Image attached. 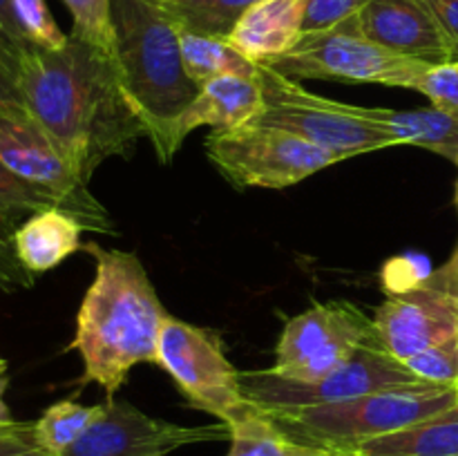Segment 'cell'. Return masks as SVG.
<instances>
[{"label": "cell", "mask_w": 458, "mask_h": 456, "mask_svg": "<svg viewBox=\"0 0 458 456\" xmlns=\"http://www.w3.org/2000/svg\"><path fill=\"white\" fill-rule=\"evenodd\" d=\"M340 456H352L347 450H340Z\"/></svg>", "instance_id": "obj_39"}, {"label": "cell", "mask_w": 458, "mask_h": 456, "mask_svg": "<svg viewBox=\"0 0 458 456\" xmlns=\"http://www.w3.org/2000/svg\"><path fill=\"white\" fill-rule=\"evenodd\" d=\"M258 79L262 85L264 106L250 123L298 134L327 150L338 152L343 159L398 146L374 123L340 110L335 98L309 92L298 80L273 70L267 63H259Z\"/></svg>", "instance_id": "obj_6"}, {"label": "cell", "mask_w": 458, "mask_h": 456, "mask_svg": "<svg viewBox=\"0 0 458 456\" xmlns=\"http://www.w3.org/2000/svg\"><path fill=\"white\" fill-rule=\"evenodd\" d=\"M343 112L369 121L376 128L387 132L394 141L401 146H419L429 152L445 156V159H458V114L456 112L438 110H387V107H365L356 103L335 101Z\"/></svg>", "instance_id": "obj_17"}, {"label": "cell", "mask_w": 458, "mask_h": 456, "mask_svg": "<svg viewBox=\"0 0 458 456\" xmlns=\"http://www.w3.org/2000/svg\"><path fill=\"white\" fill-rule=\"evenodd\" d=\"M54 208L70 215V206L61 197L25 182L0 161V217L13 226H21L31 215Z\"/></svg>", "instance_id": "obj_24"}, {"label": "cell", "mask_w": 458, "mask_h": 456, "mask_svg": "<svg viewBox=\"0 0 458 456\" xmlns=\"http://www.w3.org/2000/svg\"><path fill=\"white\" fill-rule=\"evenodd\" d=\"M0 27H3V30L7 31V34L12 36L16 43L34 45V43H30V38H27L25 31H22L21 22H18V18H16V12H13L12 0H0Z\"/></svg>", "instance_id": "obj_36"}, {"label": "cell", "mask_w": 458, "mask_h": 456, "mask_svg": "<svg viewBox=\"0 0 458 456\" xmlns=\"http://www.w3.org/2000/svg\"><path fill=\"white\" fill-rule=\"evenodd\" d=\"M81 226L72 215L63 210H43L27 217L13 232V249L18 259L30 273H47L65 262L81 244Z\"/></svg>", "instance_id": "obj_18"}, {"label": "cell", "mask_w": 458, "mask_h": 456, "mask_svg": "<svg viewBox=\"0 0 458 456\" xmlns=\"http://www.w3.org/2000/svg\"><path fill=\"white\" fill-rule=\"evenodd\" d=\"M423 284L429 286V289L443 291V293L452 295V298H458V244H456L454 253L450 255V259H447L443 266L434 268Z\"/></svg>", "instance_id": "obj_35"}, {"label": "cell", "mask_w": 458, "mask_h": 456, "mask_svg": "<svg viewBox=\"0 0 458 456\" xmlns=\"http://www.w3.org/2000/svg\"><path fill=\"white\" fill-rule=\"evenodd\" d=\"M307 0H258L235 22L228 43L249 61L282 56L302 38Z\"/></svg>", "instance_id": "obj_15"}, {"label": "cell", "mask_w": 458, "mask_h": 456, "mask_svg": "<svg viewBox=\"0 0 458 456\" xmlns=\"http://www.w3.org/2000/svg\"><path fill=\"white\" fill-rule=\"evenodd\" d=\"M353 22L367 40L403 58L428 65L454 63L450 43L420 0H369Z\"/></svg>", "instance_id": "obj_14"}, {"label": "cell", "mask_w": 458, "mask_h": 456, "mask_svg": "<svg viewBox=\"0 0 458 456\" xmlns=\"http://www.w3.org/2000/svg\"><path fill=\"white\" fill-rule=\"evenodd\" d=\"M0 161L25 182L61 197L83 231L119 235L106 206L89 192V183L21 101L0 103Z\"/></svg>", "instance_id": "obj_8"}, {"label": "cell", "mask_w": 458, "mask_h": 456, "mask_svg": "<svg viewBox=\"0 0 458 456\" xmlns=\"http://www.w3.org/2000/svg\"><path fill=\"white\" fill-rule=\"evenodd\" d=\"M407 369L425 383L458 384V342L456 338L437 344L403 360Z\"/></svg>", "instance_id": "obj_27"}, {"label": "cell", "mask_w": 458, "mask_h": 456, "mask_svg": "<svg viewBox=\"0 0 458 456\" xmlns=\"http://www.w3.org/2000/svg\"><path fill=\"white\" fill-rule=\"evenodd\" d=\"M456 204H458V186H456Z\"/></svg>", "instance_id": "obj_40"}, {"label": "cell", "mask_w": 458, "mask_h": 456, "mask_svg": "<svg viewBox=\"0 0 458 456\" xmlns=\"http://www.w3.org/2000/svg\"><path fill=\"white\" fill-rule=\"evenodd\" d=\"M97 262V275L76 316L70 349L83 360L81 383H97L114 398L132 367L155 362L159 335L170 313L161 304L146 266L128 250L83 244Z\"/></svg>", "instance_id": "obj_2"}, {"label": "cell", "mask_w": 458, "mask_h": 456, "mask_svg": "<svg viewBox=\"0 0 458 456\" xmlns=\"http://www.w3.org/2000/svg\"><path fill=\"white\" fill-rule=\"evenodd\" d=\"M18 92L88 183L103 161L128 159L146 137L121 89L114 58L74 36L58 49L30 45L21 56Z\"/></svg>", "instance_id": "obj_1"}, {"label": "cell", "mask_w": 458, "mask_h": 456, "mask_svg": "<svg viewBox=\"0 0 458 456\" xmlns=\"http://www.w3.org/2000/svg\"><path fill=\"white\" fill-rule=\"evenodd\" d=\"M264 63L295 80L331 79L407 89H414L416 79L429 67L367 40L353 18L334 30L304 34L289 52Z\"/></svg>", "instance_id": "obj_9"}, {"label": "cell", "mask_w": 458, "mask_h": 456, "mask_svg": "<svg viewBox=\"0 0 458 456\" xmlns=\"http://www.w3.org/2000/svg\"><path fill=\"white\" fill-rule=\"evenodd\" d=\"M347 452L352 456H458V402L432 418L369 438Z\"/></svg>", "instance_id": "obj_19"}, {"label": "cell", "mask_w": 458, "mask_h": 456, "mask_svg": "<svg viewBox=\"0 0 458 456\" xmlns=\"http://www.w3.org/2000/svg\"><path fill=\"white\" fill-rule=\"evenodd\" d=\"M416 92L425 94L434 107L458 114V63L429 65L414 83Z\"/></svg>", "instance_id": "obj_29"}, {"label": "cell", "mask_w": 458, "mask_h": 456, "mask_svg": "<svg viewBox=\"0 0 458 456\" xmlns=\"http://www.w3.org/2000/svg\"><path fill=\"white\" fill-rule=\"evenodd\" d=\"M456 342H458V335H456Z\"/></svg>", "instance_id": "obj_41"}, {"label": "cell", "mask_w": 458, "mask_h": 456, "mask_svg": "<svg viewBox=\"0 0 458 456\" xmlns=\"http://www.w3.org/2000/svg\"><path fill=\"white\" fill-rule=\"evenodd\" d=\"M112 18L121 89L159 161L170 164L182 148L179 119L201 89L183 67L182 31L152 0H112Z\"/></svg>", "instance_id": "obj_3"}, {"label": "cell", "mask_w": 458, "mask_h": 456, "mask_svg": "<svg viewBox=\"0 0 458 456\" xmlns=\"http://www.w3.org/2000/svg\"><path fill=\"white\" fill-rule=\"evenodd\" d=\"M369 344L383 342L374 317L360 307L347 300L316 302L286 322L271 369L284 378L311 383L325 378Z\"/></svg>", "instance_id": "obj_11"}, {"label": "cell", "mask_w": 458, "mask_h": 456, "mask_svg": "<svg viewBox=\"0 0 458 456\" xmlns=\"http://www.w3.org/2000/svg\"><path fill=\"white\" fill-rule=\"evenodd\" d=\"M0 456H49L36 443L34 423H13L0 432Z\"/></svg>", "instance_id": "obj_33"}, {"label": "cell", "mask_w": 458, "mask_h": 456, "mask_svg": "<svg viewBox=\"0 0 458 456\" xmlns=\"http://www.w3.org/2000/svg\"><path fill=\"white\" fill-rule=\"evenodd\" d=\"M226 427L231 434L226 456H340V450H322L293 441L255 405Z\"/></svg>", "instance_id": "obj_20"}, {"label": "cell", "mask_w": 458, "mask_h": 456, "mask_svg": "<svg viewBox=\"0 0 458 456\" xmlns=\"http://www.w3.org/2000/svg\"><path fill=\"white\" fill-rule=\"evenodd\" d=\"M367 3L369 0H307L302 31L304 34H318V31L334 30L356 13H360V9Z\"/></svg>", "instance_id": "obj_30"}, {"label": "cell", "mask_w": 458, "mask_h": 456, "mask_svg": "<svg viewBox=\"0 0 458 456\" xmlns=\"http://www.w3.org/2000/svg\"><path fill=\"white\" fill-rule=\"evenodd\" d=\"M18 226L0 217V293H16V291L31 289L36 275L27 271L18 259L13 249V232Z\"/></svg>", "instance_id": "obj_31"}, {"label": "cell", "mask_w": 458, "mask_h": 456, "mask_svg": "<svg viewBox=\"0 0 458 456\" xmlns=\"http://www.w3.org/2000/svg\"><path fill=\"white\" fill-rule=\"evenodd\" d=\"M30 45H21L0 27V103L21 101L18 76H21V56Z\"/></svg>", "instance_id": "obj_32"}, {"label": "cell", "mask_w": 458, "mask_h": 456, "mask_svg": "<svg viewBox=\"0 0 458 456\" xmlns=\"http://www.w3.org/2000/svg\"><path fill=\"white\" fill-rule=\"evenodd\" d=\"M157 365L174 380L192 407L231 425L250 410L240 374L224 351L222 335L179 317L165 320L157 347Z\"/></svg>", "instance_id": "obj_10"}, {"label": "cell", "mask_w": 458, "mask_h": 456, "mask_svg": "<svg viewBox=\"0 0 458 456\" xmlns=\"http://www.w3.org/2000/svg\"><path fill=\"white\" fill-rule=\"evenodd\" d=\"M12 4L30 43L45 49H58L67 43L70 36L63 34L45 0H12Z\"/></svg>", "instance_id": "obj_26"}, {"label": "cell", "mask_w": 458, "mask_h": 456, "mask_svg": "<svg viewBox=\"0 0 458 456\" xmlns=\"http://www.w3.org/2000/svg\"><path fill=\"white\" fill-rule=\"evenodd\" d=\"M264 106L259 79L250 76H217L201 85L199 94L177 123V141L192 130L208 125L213 130H231L244 125L259 114Z\"/></svg>", "instance_id": "obj_16"}, {"label": "cell", "mask_w": 458, "mask_h": 456, "mask_svg": "<svg viewBox=\"0 0 458 456\" xmlns=\"http://www.w3.org/2000/svg\"><path fill=\"white\" fill-rule=\"evenodd\" d=\"M210 164L235 188L282 190L344 161L318 143L271 125L244 123L213 130L206 139Z\"/></svg>", "instance_id": "obj_5"}, {"label": "cell", "mask_w": 458, "mask_h": 456, "mask_svg": "<svg viewBox=\"0 0 458 456\" xmlns=\"http://www.w3.org/2000/svg\"><path fill=\"white\" fill-rule=\"evenodd\" d=\"M432 13L437 25L441 27L443 36L450 43L454 63H458V0H420Z\"/></svg>", "instance_id": "obj_34"}, {"label": "cell", "mask_w": 458, "mask_h": 456, "mask_svg": "<svg viewBox=\"0 0 458 456\" xmlns=\"http://www.w3.org/2000/svg\"><path fill=\"white\" fill-rule=\"evenodd\" d=\"M458 402V384L383 389L329 405L267 410L264 414L293 441L322 450H352L369 438L428 420Z\"/></svg>", "instance_id": "obj_4"}, {"label": "cell", "mask_w": 458, "mask_h": 456, "mask_svg": "<svg viewBox=\"0 0 458 456\" xmlns=\"http://www.w3.org/2000/svg\"><path fill=\"white\" fill-rule=\"evenodd\" d=\"M72 13L74 38L92 45L107 56H116V31L112 18V0H63Z\"/></svg>", "instance_id": "obj_25"}, {"label": "cell", "mask_w": 458, "mask_h": 456, "mask_svg": "<svg viewBox=\"0 0 458 456\" xmlns=\"http://www.w3.org/2000/svg\"><path fill=\"white\" fill-rule=\"evenodd\" d=\"M3 387H4V380H0V432H4V429H9L13 423H16V420L12 418V414H9V407L4 405Z\"/></svg>", "instance_id": "obj_37"}, {"label": "cell", "mask_w": 458, "mask_h": 456, "mask_svg": "<svg viewBox=\"0 0 458 456\" xmlns=\"http://www.w3.org/2000/svg\"><path fill=\"white\" fill-rule=\"evenodd\" d=\"M374 326L383 347L398 360L416 356L458 335V298L419 286L401 295H387L374 313Z\"/></svg>", "instance_id": "obj_13"}, {"label": "cell", "mask_w": 458, "mask_h": 456, "mask_svg": "<svg viewBox=\"0 0 458 456\" xmlns=\"http://www.w3.org/2000/svg\"><path fill=\"white\" fill-rule=\"evenodd\" d=\"M240 383L246 401L264 411L329 405V402L352 401V398L383 392V389L429 384L411 374L405 362L394 358L383 344L358 349L338 369L311 383L284 378L273 369L242 371Z\"/></svg>", "instance_id": "obj_7"}, {"label": "cell", "mask_w": 458, "mask_h": 456, "mask_svg": "<svg viewBox=\"0 0 458 456\" xmlns=\"http://www.w3.org/2000/svg\"><path fill=\"white\" fill-rule=\"evenodd\" d=\"M231 438L226 425H186L152 418L128 401L107 398L98 418L63 456H168L186 445Z\"/></svg>", "instance_id": "obj_12"}, {"label": "cell", "mask_w": 458, "mask_h": 456, "mask_svg": "<svg viewBox=\"0 0 458 456\" xmlns=\"http://www.w3.org/2000/svg\"><path fill=\"white\" fill-rule=\"evenodd\" d=\"M103 405H81L76 401H58L43 411L34 423L36 443L49 456H63L85 429L98 418Z\"/></svg>", "instance_id": "obj_23"}, {"label": "cell", "mask_w": 458, "mask_h": 456, "mask_svg": "<svg viewBox=\"0 0 458 456\" xmlns=\"http://www.w3.org/2000/svg\"><path fill=\"white\" fill-rule=\"evenodd\" d=\"M4 371H7V360L0 358V380H4Z\"/></svg>", "instance_id": "obj_38"}, {"label": "cell", "mask_w": 458, "mask_h": 456, "mask_svg": "<svg viewBox=\"0 0 458 456\" xmlns=\"http://www.w3.org/2000/svg\"><path fill=\"white\" fill-rule=\"evenodd\" d=\"M456 165H458V159H456Z\"/></svg>", "instance_id": "obj_42"}, {"label": "cell", "mask_w": 458, "mask_h": 456, "mask_svg": "<svg viewBox=\"0 0 458 456\" xmlns=\"http://www.w3.org/2000/svg\"><path fill=\"white\" fill-rule=\"evenodd\" d=\"M179 31L226 38L242 13L258 0H152Z\"/></svg>", "instance_id": "obj_22"}, {"label": "cell", "mask_w": 458, "mask_h": 456, "mask_svg": "<svg viewBox=\"0 0 458 456\" xmlns=\"http://www.w3.org/2000/svg\"><path fill=\"white\" fill-rule=\"evenodd\" d=\"M182 43V58L186 74L197 85H204L217 76H250L255 79L259 72V63L249 61L244 54L237 52L226 38L217 36H201L192 31L179 34Z\"/></svg>", "instance_id": "obj_21"}, {"label": "cell", "mask_w": 458, "mask_h": 456, "mask_svg": "<svg viewBox=\"0 0 458 456\" xmlns=\"http://www.w3.org/2000/svg\"><path fill=\"white\" fill-rule=\"evenodd\" d=\"M432 271L434 268L429 266V259L425 255L405 253L385 262L380 280H383L385 293L401 295L411 289H419Z\"/></svg>", "instance_id": "obj_28"}]
</instances>
